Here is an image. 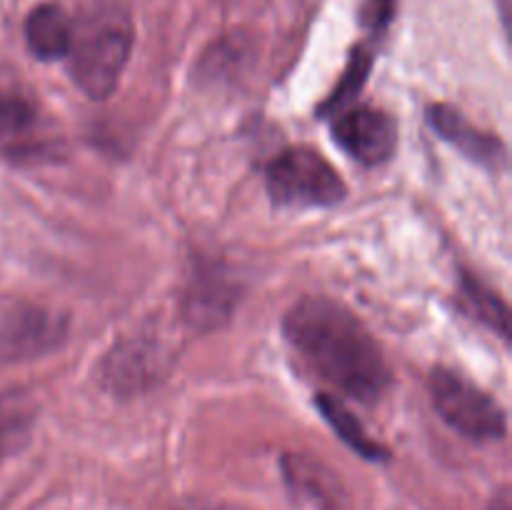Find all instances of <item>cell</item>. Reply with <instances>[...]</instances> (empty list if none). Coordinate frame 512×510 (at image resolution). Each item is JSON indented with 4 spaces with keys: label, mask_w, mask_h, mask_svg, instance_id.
<instances>
[{
    "label": "cell",
    "mask_w": 512,
    "mask_h": 510,
    "mask_svg": "<svg viewBox=\"0 0 512 510\" xmlns=\"http://www.w3.org/2000/svg\"><path fill=\"white\" fill-rule=\"evenodd\" d=\"M463 298L468 300L473 315H478L485 325L495 330L500 338H508L510 325H508V308H505L503 300L488 290L485 285H480L475 278L463 280Z\"/></svg>",
    "instance_id": "cell-14"
},
{
    "label": "cell",
    "mask_w": 512,
    "mask_h": 510,
    "mask_svg": "<svg viewBox=\"0 0 512 510\" xmlns=\"http://www.w3.org/2000/svg\"><path fill=\"white\" fill-rule=\"evenodd\" d=\"M428 118L430 125L440 133V138L453 143L468 158L478 160L488 168H498L500 163H505V145L495 135L483 133L473 123H468L463 113H458L450 105H433L428 110Z\"/></svg>",
    "instance_id": "cell-6"
},
{
    "label": "cell",
    "mask_w": 512,
    "mask_h": 510,
    "mask_svg": "<svg viewBox=\"0 0 512 510\" xmlns=\"http://www.w3.org/2000/svg\"><path fill=\"white\" fill-rule=\"evenodd\" d=\"M60 335V328L48 313L38 308H20L5 315L0 325V353L3 355H30L48 348Z\"/></svg>",
    "instance_id": "cell-8"
},
{
    "label": "cell",
    "mask_w": 512,
    "mask_h": 510,
    "mask_svg": "<svg viewBox=\"0 0 512 510\" xmlns=\"http://www.w3.org/2000/svg\"><path fill=\"white\" fill-rule=\"evenodd\" d=\"M268 193L278 205L320 208L345 198V183L338 170L313 148H290L268 168Z\"/></svg>",
    "instance_id": "cell-3"
},
{
    "label": "cell",
    "mask_w": 512,
    "mask_h": 510,
    "mask_svg": "<svg viewBox=\"0 0 512 510\" xmlns=\"http://www.w3.org/2000/svg\"><path fill=\"white\" fill-rule=\"evenodd\" d=\"M285 473L288 480L300 490V493L308 495L320 510H343V498H340V490L335 488V478L328 470L320 468L318 463H310V460L300 458H288L285 460Z\"/></svg>",
    "instance_id": "cell-11"
},
{
    "label": "cell",
    "mask_w": 512,
    "mask_h": 510,
    "mask_svg": "<svg viewBox=\"0 0 512 510\" xmlns=\"http://www.w3.org/2000/svg\"><path fill=\"white\" fill-rule=\"evenodd\" d=\"M368 70H370V53L368 50L358 48L353 53V58H350V65H348V70H345L343 80H340V85L335 88V93L330 95L328 108H340V105L348 103V100L358 93L360 85L365 83V75H368Z\"/></svg>",
    "instance_id": "cell-15"
},
{
    "label": "cell",
    "mask_w": 512,
    "mask_h": 510,
    "mask_svg": "<svg viewBox=\"0 0 512 510\" xmlns=\"http://www.w3.org/2000/svg\"><path fill=\"white\" fill-rule=\"evenodd\" d=\"M35 408L20 393H0V463L18 453L30 438Z\"/></svg>",
    "instance_id": "cell-10"
},
{
    "label": "cell",
    "mask_w": 512,
    "mask_h": 510,
    "mask_svg": "<svg viewBox=\"0 0 512 510\" xmlns=\"http://www.w3.org/2000/svg\"><path fill=\"white\" fill-rule=\"evenodd\" d=\"M133 48V23L118 5H103L73 23L68 70L88 98L103 100L118 88Z\"/></svg>",
    "instance_id": "cell-2"
},
{
    "label": "cell",
    "mask_w": 512,
    "mask_h": 510,
    "mask_svg": "<svg viewBox=\"0 0 512 510\" xmlns=\"http://www.w3.org/2000/svg\"><path fill=\"white\" fill-rule=\"evenodd\" d=\"M160 348L148 340H128L108 355L103 378L115 390H138L160 373Z\"/></svg>",
    "instance_id": "cell-7"
},
{
    "label": "cell",
    "mask_w": 512,
    "mask_h": 510,
    "mask_svg": "<svg viewBox=\"0 0 512 510\" xmlns=\"http://www.w3.org/2000/svg\"><path fill=\"white\" fill-rule=\"evenodd\" d=\"M318 405H320V413H323V418L333 425L335 433H338L340 438L350 445V448L358 450L363 458H370V460L385 458V450L380 448V445L375 443L368 433H365V428L360 425V420L355 418V415L350 413V410L345 408V405L340 403L335 395H320Z\"/></svg>",
    "instance_id": "cell-12"
},
{
    "label": "cell",
    "mask_w": 512,
    "mask_h": 510,
    "mask_svg": "<svg viewBox=\"0 0 512 510\" xmlns=\"http://www.w3.org/2000/svg\"><path fill=\"white\" fill-rule=\"evenodd\" d=\"M333 135L340 148L363 165L385 163L395 150L393 118L370 105H358L338 115Z\"/></svg>",
    "instance_id": "cell-5"
},
{
    "label": "cell",
    "mask_w": 512,
    "mask_h": 510,
    "mask_svg": "<svg viewBox=\"0 0 512 510\" xmlns=\"http://www.w3.org/2000/svg\"><path fill=\"white\" fill-rule=\"evenodd\" d=\"M285 338L318 378L353 398L378 400L390 385L383 348L368 328L328 298H303L285 315Z\"/></svg>",
    "instance_id": "cell-1"
},
{
    "label": "cell",
    "mask_w": 512,
    "mask_h": 510,
    "mask_svg": "<svg viewBox=\"0 0 512 510\" xmlns=\"http://www.w3.org/2000/svg\"><path fill=\"white\" fill-rule=\"evenodd\" d=\"M73 40V20L60 5L43 3L25 18V43L38 60H58L68 55Z\"/></svg>",
    "instance_id": "cell-9"
},
{
    "label": "cell",
    "mask_w": 512,
    "mask_h": 510,
    "mask_svg": "<svg viewBox=\"0 0 512 510\" xmlns=\"http://www.w3.org/2000/svg\"><path fill=\"white\" fill-rule=\"evenodd\" d=\"M430 393L440 418L465 438L498 440L508 430L505 410L485 390L453 370H435L430 375Z\"/></svg>",
    "instance_id": "cell-4"
},
{
    "label": "cell",
    "mask_w": 512,
    "mask_h": 510,
    "mask_svg": "<svg viewBox=\"0 0 512 510\" xmlns=\"http://www.w3.org/2000/svg\"><path fill=\"white\" fill-rule=\"evenodd\" d=\"M395 0H363V20L368 28L383 30L393 20Z\"/></svg>",
    "instance_id": "cell-16"
},
{
    "label": "cell",
    "mask_w": 512,
    "mask_h": 510,
    "mask_svg": "<svg viewBox=\"0 0 512 510\" xmlns=\"http://www.w3.org/2000/svg\"><path fill=\"white\" fill-rule=\"evenodd\" d=\"M38 123V108L28 95L13 88H0V140L20 143L28 138Z\"/></svg>",
    "instance_id": "cell-13"
},
{
    "label": "cell",
    "mask_w": 512,
    "mask_h": 510,
    "mask_svg": "<svg viewBox=\"0 0 512 510\" xmlns=\"http://www.w3.org/2000/svg\"><path fill=\"white\" fill-rule=\"evenodd\" d=\"M183 510H238V508H228V505H188Z\"/></svg>",
    "instance_id": "cell-17"
}]
</instances>
